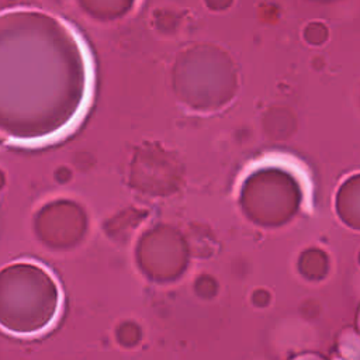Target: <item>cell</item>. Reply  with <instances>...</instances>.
I'll return each instance as SVG.
<instances>
[]
</instances>
